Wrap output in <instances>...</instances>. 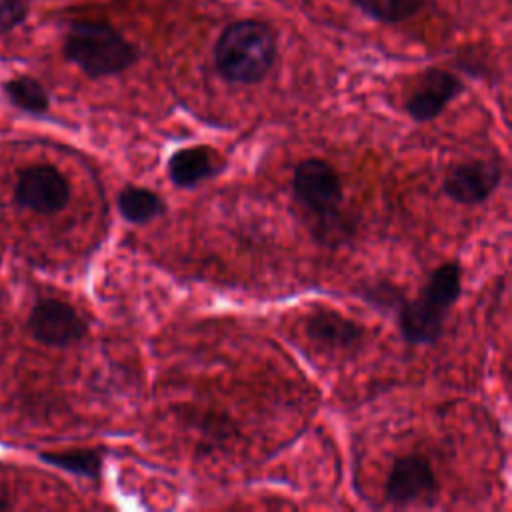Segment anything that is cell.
Segmentation results:
<instances>
[{"label":"cell","mask_w":512,"mask_h":512,"mask_svg":"<svg viewBox=\"0 0 512 512\" xmlns=\"http://www.w3.org/2000/svg\"><path fill=\"white\" fill-rule=\"evenodd\" d=\"M462 294V268L456 260L436 266L416 298L398 306L400 336L408 344H434L444 332V320Z\"/></svg>","instance_id":"6da1fadb"},{"label":"cell","mask_w":512,"mask_h":512,"mask_svg":"<svg viewBox=\"0 0 512 512\" xmlns=\"http://www.w3.org/2000/svg\"><path fill=\"white\" fill-rule=\"evenodd\" d=\"M276 40L268 24L238 20L224 28L214 46L218 74L230 84H256L270 72Z\"/></svg>","instance_id":"7a4b0ae2"},{"label":"cell","mask_w":512,"mask_h":512,"mask_svg":"<svg viewBox=\"0 0 512 512\" xmlns=\"http://www.w3.org/2000/svg\"><path fill=\"white\" fill-rule=\"evenodd\" d=\"M64 56L90 78L114 76L138 60V50L106 22H72L64 38Z\"/></svg>","instance_id":"3957f363"},{"label":"cell","mask_w":512,"mask_h":512,"mask_svg":"<svg viewBox=\"0 0 512 512\" xmlns=\"http://www.w3.org/2000/svg\"><path fill=\"white\" fill-rule=\"evenodd\" d=\"M292 190L296 200L318 220L332 222L344 198L342 178L324 158H306L294 168Z\"/></svg>","instance_id":"277c9868"},{"label":"cell","mask_w":512,"mask_h":512,"mask_svg":"<svg viewBox=\"0 0 512 512\" xmlns=\"http://www.w3.org/2000/svg\"><path fill=\"white\" fill-rule=\"evenodd\" d=\"M28 332L44 346L66 348L78 344L88 334L86 320L78 310L60 298H42L28 316Z\"/></svg>","instance_id":"5b68a950"},{"label":"cell","mask_w":512,"mask_h":512,"mask_svg":"<svg viewBox=\"0 0 512 512\" xmlns=\"http://www.w3.org/2000/svg\"><path fill=\"white\" fill-rule=\"evenodd\" d=\"M440 490L438 478L428 458L422 454L400 456L392 462L384 480V498L396 506L414 502H434Z\"/></svg>","instance_id":"8992f818"},{"label":"cell","mask_w":512,"mask_h":512,"mask_svg":"<svg viewBox=\"0 0 512 512\" xmlns=\"http://www.w3.org/2000/svg\"><path fill=\"white\" fill-rule=\"evenodd\" d=\"M14 196L24 208L38 214H56L70 200V182L58 168L50 164H36L18 174Z\"/></svg>","instance_id":"52a82bcc"},{"label":"cell","mask_w":512,"mask_h":512,"mask_svg":"<svg viewBox=\"0 0 512 512\" xmlns=\"http://www.w3.org/2000/svg\"><path fill=\"white\" fill-rule=\"evenodd\" d=\"M502 180V168L496 158H476L454 166L442 182L444 194L464 206L486 202Z\"/></svg>","instance_id":"ba28073f"},{"label":"cell","mask_w":512,"mask_h":512,"mask_svg":"<svg viewBox=\"0 0 512 512\" xmlns=\"http://www.w3.org/2000/svg\"><path fill=\"white\" fill-rule=\"evenodd\" d=\"M464 90V84L452 72L432 68L422 74L406 100V112L414 122H430Z\"/></svg>","instance_id":"9c48e42d"},{"label":"cell","mask_w":512,"mask_h":512,"mask_svg":"<svg viewBox=\"0 0 512 512\" xmlns=\"http://www.w3.org/2000/svg\"><path fill=\"white\" fill-rule=\"evenodd\" d=\"M306 336L326 350H356L366 338V330L352 318L332 308H314L304 318Z\"/></svg>","instance_id":"30bf717a"},{"label":"cell","mask_w":512,"mask_h":512,"mask_svg":"<svg viewBox=\"0 0 512 512\" xmlns=\"http://www.w3.org/2000/svg\"><path fill=\"white\" fill-rule=\"evenodd\" d=\"M224 168L226 160L206 144L180 148L170 154L166 164L170 182L182 190L196 188L198 184L216 178Z\"/></svg>","instance_id":"8fae6325"},{"label":"cell","mask_w":512,"mask_h":512,"mask_svg":"<svg viewBox=\"0 0 512 512\" xmlns=\"http://www.w3.org/2000/svg\"><path fill=\"white\" fill-rule=\"evenodd\" d=\"M118 212L120 216L136 226L148 224L160 216L166 214V200L146 188V186H136V184H126L120 192H118Z\"/></svg>","instance_id":"7c38bea8"},{"label":"cell","mask_w":512,"mask_h":512,"mask_svg":"<svg viewBox=\"0 0 512 512\" xmlns=\"http://www.w3.org/2000/svg\"><path fill=\"white\" fill-rule=\"evenodd\" d=\"M6 98L28 114H44L50 106L46 88L32 76H16L2 86Z\"/></svg>","instance_id":"4fadbf2b"},{"label":"cell","mask_w":512,"mask_h":512,"mask_svg":"<svg viewBox=\"0 0 512 512\" xmlns=\"http://www.w3.org/2000/svg\"><path fill=\"white\" fill-rule=\"evenodd\" d=\"M40 458L56 468L66 472L86 476V478H100L102 474V452L94 448H78V450H64V452H42Z\"/></svg>","instance_id":"5bb4252c"},{"label":"cell","mask_w":512,"mask_h":512,"mask_svg":"<svg viewBox=\"0 0 512 512\" xmlns=\"http://www.w3.org/2000/svg\"><path fill=\"white\" fill-rule=\"evenodd\" d=\"M352 2L366 16H370L378 22L394 24V22L406 20L412 14H416L424 0H352Z\"/></svg>","instance_id":"9a60e30c"},{"label":"cell","mask_w":512,"mask_h":512,"mask_svg":"<svg viewBox=\"0 0 512 512\" xmlns=\"http://www.w3.org/2000/svg\"><path fill=\"white\" fill-rule=\"evenodd\" d=\"M354 292L364 300L370 302L372 306H380L386 310H398V306L404 302L402 290L388 282V280H374V282H364L362 286H356Z\"/></svg>","instance_id":"2e32d148"},{"label":"cell","mask_w":512,"mask_h":512,"mask_svg":"<svg viewBox=\"0 0 512 512\" xmlns=\"http://www.w3.org/2000/svg\"><path fill=\"white\" fill-rule=\"evenodd\" d=\"M30 12V0H0V34L20 26Z\"/></svg>","instance_id":"e0dca14e"},{"label":"cell","mask_w":512,"mask_h":512,"mask_svg":"<svg viewBox=\"0 0 512 512\" xmlns=\"http://www.w3.org/2000/svg\"><path fill=\"white\" fill-rule=\"evenodd\" d=\"M14 506L12 496L4 484H0V510H10Z\"/></svg>","instance_id":"ac0fdd59"}]
</instances>
